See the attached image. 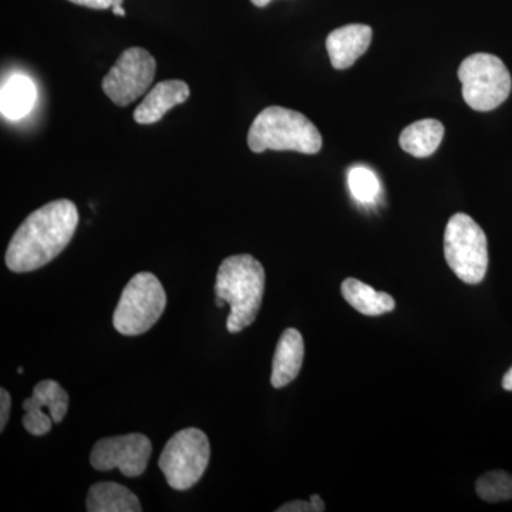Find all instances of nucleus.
Instances as JSON below:
<instances>
[{"label":"nucleus","mask_w":512,"mask_h":512,"mask_svg":"<svg viewBox=\"0 0 512 512\" xmlns=\"http://www.w3.org/2000/svg\"><path fill=\"white\" fill-rule=\"evenodd\" d=\"M79 225V211L70 200L43 205L22 222L10 239L6 266L12 272H32L50 264L70 244Z\"/></svg>","instance_id":"nucleus-1"},{"label":"nucleus","mask_w":512,"mask_h":512,"mask_svg":"<svg viewBox=\"0 0 512 512\" xmlns=\"http://www.w3.org/2000/svg\"><path fill=\"white\" fill-rule=\"evenodd\" d=\"M265 292V269L249 254L232 255L222 261L215 282V295L231 306L229 333H239L255 322Z\"/></svg>","instance_id":"nucleus-2"},{"label":"nucleus","mask_w":512,"mask_h":512,"mask_svg":"<svg viewBox=\"0 0 512 512\" xmlns=\"http://www.w3.org/2000/svg\"><path fill=\"white\" fill-rule=\"evenodd\" d=\"M322 143L318 128L308 117L281 106L262 110L248 131V146L256 154L268 150L318 154Z\"/></svg>","instance_id":"nucleus-3"},{"label":"nucleus","mask_w":512,"mask_h":512,"mask_svg":"<svg viewBox=\"0 0 512 512\" xmlns=\"http://www.w3.org/2000/svg\"><path fill=\"white\" fill-rule=\"evenodd\" d=\"M444 256L451 271L468 285L483 282L488 269L485 232L470 215L458 212L444 232Z\"/></svg>","instance_id":"nucleus-4"},{"label":"nucleus","mask_w":512,"mask_h":512,"mask_svg":"<svg viewBox=\"0 0 512 512\" xmlns=\"http://www.w3.org/2000/svg\"><path fill=\"white\" fill-rule=\"evenodd\" d=\"M167 306L161 282L150 272H140L130 279L113 315V325L124 336L148 332L158 322Z\"/></svg>","instance_id":"nucleus-5"},{"label":"nucleus","mask_w":512,"mask_h":512,"mask_svg":"<svg viewBox=\"0 0 512 512\" xmlns=\"http://www.w3.org/2000/svg\"><path fill=\"white\" fill-rule=\"evenodd\" d=\"M210 458L211 446L207 434L195 427H188L168 440L158 460V467L171 488L187 491L204 476Z\"/></svg>","instance_id":"nucleus-6"},{"label":"nucleus","mask_w":512,"mask_h":512,"mask_svg":"<svg viewBox=\"0 0 512 512\" xmlns=\"http://www.w3.org/2000/svg\"><path fill=\"white\" fill-rule=\"evenodd\" d=\"M463 97L476 111L497 109L510 96L511 74L503 60L488 53H476L463 60L458 69Z\"/></svg>","instance_id":"nucleus-7"},{"label":"nucleus","mask_w":512,"mask_h":512,"mask_svg":"<svg viewBox=\"0 0 512 512\" xmlns=\"http://www.w3.org/2000/svg\"><path fill=\"white\" fill-rule=\"evenodd\" d=\"M156 59L143 47H128L103 79V90L114 104L127 107L150 89Z\"/></svg>","instance_id":"nucleus-8"},{"label":"nucleus","mask_w":512,"mask_h":512,"mask_svg":"<svg viewBox=\"0 0 512 512\" xmlns=\"http://www.w3.org/2000/svg\"><path fill=\"white\" fill-rule=\"evenodd\" d=\"M153 444L144 434L107 437L94 444L90 463L97 471L119 468L126 477H138L146 471Z\"/></svg>","instance_id":"nucleus-9"},{"label":"nucleus","mask_w":512,"mask_h":512,"mask_svg":"<svg viewBox=\"0 0 512 512\" xmlns=\"http://www.w3.org/2000/svg\"><path fill=\"white\" fill-rule=\"evenodd\" d=\"M372 39V28L360 23L333 30L326 39L330 63L336 70L349 69L360 56L365 55Z\"/></svg>","instance_id":"nucleus-10"},{"label":"nucleus","mask_w":512,"mask_h":512,"mask_svg":"<svg viewBox=\"0 0 512 512\" xmlns=\"http://www.w3.org/2000/svg\"><path fill=\"white\" fill-rule=\"evenodd\" d=\"M190 93V87L183 80L160 82L134 110V120L138 124L158 123L168 111L190 99Z\"/></svg>","instance_id":"nucleus-11"},{"label":"nucleus","mask_w":512,"mask_h":512,"mask_svg":"<svg viewBox=\"0 0 512 512\" xmlns=\"http://www.w3.org/2000/svg\"><path fill=\"white\" fill-rule=\"evenodd\" d=\"M305 357V343L299 330L289 328L282 333L272 362L271 384L275 389L288 386L298 377Z\"/></svg>","instance_id":"nucleus-12"},{"label":"nucleus","mask_w":512,"mask_h":512,"mask_svg":"<svg viewBox=\"0 0 512 512\" xmlns=\"http://www.w3.org/2000/svg\"><path fill=\"white\" fill-rule=\"evenodd\" d=\"M37 89L33 80L26 74H13L2 84L0 111L9 121H19L29 116L35 107Z\"/></svg>","instance_id":"nucleus-13"},{"label":"nucleus","mask_w":512,"mask_h":512,"mask_svg":"<svg viewBox=\"0 0 512 512\" xmlns=\"http://www.w3.org/2000/svg\"><path fill=\"white\" fill-rule=\"evenodd\" d=\"M89 512H140L143 510L140 500L133 491L117 483L93 484L87 494Z\"/></svg>","instance_id":"nucleus-14"},{"label":"nucleus","mask_w":512,"mask_h":512,"mask_svg":"<svg viewBox=\"0 0 512 512\" xmlns=\"http://www.w3.org/2000/svg\"><path fill=\"white\" fill-rule=\"evenodd\" d=\"M343 298L357 312L366 316H380L396 309V301L389 293L379 292L359 279L348 278L342 282Z\"/></svg>","instance_id":"nucleus-15"},{"label":"nucleus","mask_w":512,"mask_h":512,"mask_svg":"<svg viewBox=\"0 0 512 512\" xmlns=\"http://www.w3.org/2000/svg\"><path fill=\"white\" fill-rule=\"evenodd\" d=\"M443 137V123L439 120L424 119L404 128L400 134L399 143L410 156L426 158L436 153Z\"/></svg>","instance_id":"nucleus-16"},{"label":"nucleus","mask_w":512,"mask_h":512,"mask_svg":"<svg viewBox=\"0 0 512 512\" xmlns=\"http://www.w3.org/2000/svg\"><path fill=\"white\" fill-rule=\"evenodd\" d=\"M28 400L40 409L49 410L56 424L62 423L69 410V394L55 380H43L36 384L33 396Z\"/></svg>","instance_id":"nucleus-17"},{"label":"nucleus","mask_w":512,"mask_h":512,"mask_svg":"<svg viewBox=\"0 0 512 512\" xmlns=\"http://www.w3.org/2000/svg\"><path fill=\"white\" fill-rule=\"evenodd\" d=\"M478 497L487 503H503L512 500V476L507 471H488L476 483Z\"/></svg>","instance_id":"nucleus-18"},{"label":"nucleus","mask_w":512,"mask_h":512,"mask_svg":"<svg viewBox=\"0 0 512 512\" xmlns=\"http://www.w3.org/2000/svg\"><path fill=\"white\" fill-rule=\"evenodd\" d=\"M349 190L353 198L362 204H373L380 195V183L376 174L363 165L350 168L348 174Z\"/></svg>","instance_id":"nucleus-19"},{"label":"nucleus","mask_w":512,"mask_h":512,"mask_svg":"<svg viewBox=\"0 0 512 512\" xmlns=\"http://www.w3.org/2000/svg\"><path fill=\"white\" fill-rule=\"evenodd\" d=\"M23 409H25V416H23V427L32 436L42 437L46 436L50 430H52L53 421L50 414L43 412V409L35 406L29 402L28 399L23 402Z\"/></svg>","instance_id":"nucleus-20"},{"label":"nucleus","mask_w":512,"mask_h":512,"mask_svg":"<svg viewBox=\"0 0 512 512\" xmlns=\"http://www.w3.org/2000/svg\"><path fill=\"white\" fill-rule=\"evenodd\" d=\"M69 2L84 8L104 10L111 9L114 5H123L124 0H69Z\"/></svg>","instance_id":"nucleus-21"},{"label":"nucleus","mask_w":512,"mask_h":512,"mask_svg":"<svg viewBox=\"0 0 512 512\" xmlns=\"http://www.w3.org/2000/svg\"><path fill=\"white\" fill-rule=\"evenodd\" d=\"M10 406H12V400H10V394L6 389H0V431L5 430L6 424L9 421Z\"/></svg>","instance_id":"nucleus-22"},{"label":"nucleus","mask_w":512,"mask_h":512,"mask_svg":"<svg viewBox=\"0 0 512 512\" xmlns=\"http://www.w3.org/2000/svg\"><path fill=\"white\" fill-rule=\"evenodd\" d=\"M278 512H316V507L312 501H292V503L284 504L279 507Z\"/></svg>","instance_id":"nucleus-23"},{"label":"nucleus","mask_w":512,"mask_h":512,"mask_svg":"<svg viewBox=\"0 0 512 512\" xmlns=\"http://www.w3.org/2000/svg\"><path fill=\"white\" fill-rule=\"evenodd\" d=\"M311 501L316 507V512H322L326 510V504L323 503L322 498L318 494L311 495Z\"/></svg>","instance_id":"nucleus-24"},{"label":"nucleus","mask_w":512,"mask_h":512,"mask_svg":"<svg viewBox=\"0 0 512 512\" xmlns=\"http://www.w3.org/2000/svg\"><path fill=\"white\" fill-rule=\"evenodd\" d=\"M503 387L507 392H512V367L503 377Z\"/></svg>","instance_id":"nucleus-25"},{"label":"nucleus","mask_w":512,"mask_h":512,"mask_svg":"<svg viewBox=\"0 0 512 512\" xmlns=\"http://www.w3.org/2000/svg\"><path fill=\"white\" fill-rule=\"evenodd\" d=\"M111 10H113L114 15L126 16V10L123 9V5H114Z\"/></svg>","instance_id":"nucleus-26"},{"label":"nucleus","mask_w":512,"mask_h":512,"mask_svg":"<svg viewBox=\"0 0 512 512\" xmlns=\"http://www.w3.org/2000/svg\"><path fill=\"white\" fill-rule=\"evenodd\" d=\"M251 2L254 3L256 8H265V6H268L272 0H251Z\"/></svg>","instance_id":"nucleus-27"},{"label":"nucleus","mask_w":512,"mask_h":512,"mask_svg":"<svg viewBox=\"0 0 512 512\" xmlns=\"http://www.w3.org/2000/svg\"><path fill=\"white\" fill-rule=\"evenodd\" d=\"M18 373H19V375H23V367H19Z\"/></svg>","instance_id":"nucleus-28"}]
</instances>
